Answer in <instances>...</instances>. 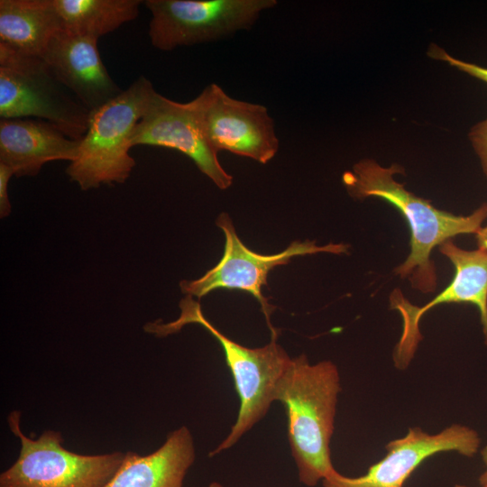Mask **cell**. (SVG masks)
I'll return each instance as SVG.
<instances>
[{
    "instance_id": "cell-1",
    "label": "cell",
    "mask_w": 487,
    "mask_h": 487,
    "mask_svg": "<svg viewBox=\"0 0 487 487\" xmlns=\"http://www.w3.org/2000/svg\"><path fill=\"white\" fill-rule=\"evenodd\" d=\"M404 172L400 164L383 167L375 161L365 159L343 174V184L354 199L378 198L400 211L410 231V253L394 269L400 279H407L411 287L422 293L436 289V272L430 259L436 246L460 234H476L487 219V203L468 216H457L435 207L429 200L407 190L393 175Z\"/></svg>"
},
{
    "instance_id": "cell-2",
    "label": "cell",
    "mask_w": 487,
    "mask_h": 487,
    "mask_svg": "<svg viewBox=\"0 0 487 487\" xmlns=\"http://www.w3.org/2000/svg\"><path fill=\"white\" fill-rule=\"evenodd\" d=\"M340 391L336 365L329 360L311 364L305 354L291 358L276 385L274 400L285 408L291 455L307 486L335 470L330 441Z\"/></svg>"
},
{
    "instance_id": "cell-3",
    "label": "cell",
    "mask_w": 487,
    "mask_h": 487,
    "mask_svg": "<svg viewBox=\"0 0 487 487\" xmlns=\"http://www.w3.org/2000/svg\"><path fill=\"white\" fill-rule=\"evenodd\" d=\"M179 308L180 315L176 320L166 324L148 323L144 330L162 337L179 332L185 325L198 324L221 345L234 379L240 408L227 436L210 452L209 455L214 456L231 448L266 415L275 401L276 385L291 358L277 343V336H271L269 344L258 348H249L233 341L206 318L200 304L191 296L181 299Z\"/></svg>"
},
{
    "instance_id": "cell-4",
    "label": "cell",
    "mask_w": 487,
    "mask_h": 487,
    "mask_svg": "<svg viewBox=\"0 0 487 487\" xmlns=\"http://www.w3.org/2000/svg\"><path fill=\"white\" fill-rule=\"evenodd\" d=\"M155 92L152 82L140 76L115 98L90 113L78 156L67 168L69 179L82 190L124 183L129 178L135 165L129 153L133 131Z\"/></svg>"
},
{
    "instance_id": "cell-5",
    "label": "cell",
    "mask_w": 487,
    "mask_h": 487,
    "mask_svg": "<svg viewBox=\"0 0 487 487\" xmlns=\"http://www.w3.org/2000/svg\"><path fill=\"white\" fill-rule=\"evenodd\" d=\"M0 116L44 120L80 141L90 111L58 80L42 58L0 46Z\"/></svg>"
},
{
    "instance_id": "cell-6",
    "label": "cell",
    "mask_w": 487,
    "mask_h": 487,
    "mask_svg": "<svg viewBox=\"0 0 487 487\" xmlns=\"http://www.w3.org/2000/svg\"><path fill=\"white\" fill-rule=\"evenodd\" d=\"M20 418L18 410L8 416L21 450L15 463L1 473L0 487H104L124 458L122 452L87 455L69 451L57 431H44L32 439L23 434Z\"/></svg>"
},
{
    "instance_id": "cell-7",
    "label": "cell",
    "mask_w": 487,
    "mask_h": 487,
    "mask_svg": "<svg viewBox=\"0 0 487 487\" xmlns=\"http://www.w3.org/2000/svg\"><path fill=\"white\" fill-rule=\"evenodd\" d=\"M152 46L171 51L225 38L251 28L275 0H146Z\"/></svg>"
},
{
    "instance_id": "cell-8",
    "label": "cell",
    "mask_w": 487,
    "mask_h": 487,
    "mask_svg": "<svg viewBox=\"0 0 487 487\" xmlns=\"http://www.w3.org/2000/svg\"><path fill=\"white\" fill-rule=\"evenodd\" d=\"M216 225L225 234L223 257L202 277L193 280H182L180 289L187 296L197 298L217 289H239L251 294L261 305L271 336L278 335L270 321L271 307L262 293V286L267 284L268 273L277 266L287 264L295 256L318 253L341 254L349 249V244L342 243L321 246L313 241H295L281 253L261 254L243 244L227 214H220Z\"/></svg>"
},
{
    "instance_id": "cell-9",
    "label": "cell",
    "mask_w": 487,
    "mask_h": 487,
    "mask_svg": "<svg viewBox=\"0 0 487 487\" xmlns=\"http://www.w3.org/2000/svg\"><path fill=\"white\" fill-rule=\"evenodd\" d=\"M204 134L211 147L269 162L279 150L273 119L266 106L228 96L216 83L198 96Z\"/></svg>"
},
{
    "instance_id": "cell-10",
    "label": "cell",
    "mask_w": 487,
    "mask_h": 487,
    "mask_svg": "<svg viewBox=\"0 0 487 487\" xmlns=\"http://www.w3.org/2000/svg\"><path fill=\"white\" fill-rule=\"evenodd\" d=\"M439 251L455 267L450 284L422 307L411 304L400 289L390 295V307L402 318L401 335L393 351V361L398 369H406L410 363L422 335L419 321L422 316L436 305L443 303H471L480 312L481 324L487 345V251L464 250L452 239L439 245Z\"/></svg>"
},
{
    "instance_id": "cell-11",
    "label": "cell",
    "mask_w": 487,
    "mask_h": 487,
    "mask_svg": "<svg viewBox=\"0 0 487 487\" xmlns=\"http://www.w3.org/2000/svg\"><path fill=\"white\" fill-rule=\"evenodd\" d=\"M132 145L177 150L191 159L219 188L226 189L233 182V177L222 167L218 153L204 134L198 96L180 103L155 92L134 128Z\"/></svg>"
},
{
    "instance_id": "cell-12",
    "label": "cell",
    "mask_w": 487,
    "mask_h": 487,
    "mask_svg": "<svg viewBox=\"0 0 487 487\" xmlns=\"http://www.w3.org/2000/svg\"><path fill=\"white\" fill-rule=\"evenodd\" d=\"M478 433L464 425L454 424L436 434L411 427L405 436L390 441L385 456L358 477H348L336 470L323 481V487H403L411 473L428 457L455 451L473 456L480 446Z\"/></svg>"
},
{
    "instance_id": "cell-13",
    "label": "cell",
    "mask_w": 487,
    "mask_h": 487,
    "mask_svg": "<svg viewBox=\"0 0 487 487\" xmlns=\"http://www.w3.org/2000/svg\"><path fill=\"white\" fill-rule=\"evenodd\" d=\"M97 41L61 30L41 57L58 80L90 113L123 91L104 65Z\"/></svg>"
},
{
    "instance_id": "cell-14",
    "label": "cell",
    "mask_w": 487,
    "mask_h": 487,
    "mask_svg": "<svg viewBox=\"0 0 487 487\" xmlns=\"http://www.w3.org/2000/svg\"><path fill=\"white\" fill-rule=\"evenodd\" d=\"M79 145L80 141L69 138L44 120H0V163L8 166L18 178L37 175L49 161H73Z\"/></svg>"
},
{
    "instance_id": "cell-15",
    "label": "cell",
    "mask_w": 487,
    "mask_h": 487,
    "mask_svg": "<svg viewBox=\"0 0 487 487\" xmlns=\"http://www.w3.org/2000/svg\"><path fill=\"white\" fill-rule=\"evenodd\" d=\"M194 460L192 435L182 426L152 454L125 453L119 469L104 487H183Z\"/></svg>"
},
{
    "instance_id": "cell-16",
    "label": "cell",
    "mask_w": 487,
    "mask_h": 487,
    "mask_svg": "<svg viewBox=\"0 0 487 487\" xmlns=\"http://www.w3.org/2000/svg\"><path fill=\"white\" fill-rule=\"evenodd\" d=\"M61 30L53 0L0 1V46L41 58L51 39Z\"/></svg>"
},
{
    "instance_id": "cell-17",
    "label": "cell",
    "mask_w": 487,
    "mask_h": 487,
    "mask_svg": "<svg viewBox=\"0 0 487 487\" xmlns=\"http://www.w3.org/2000/svg\"><path fill=\"white\" fill-rule=\"evenodd\" d=\"M62 30L99 39L134 20L140 0H53Z\"/></svg>"
},
{
    "instance_id": "cell-18",
    "label": "cell",
    "mask_w": 487,
    "mask_h": 487,
    "mask_svg": "<svg viewBox=\"0 0 487 487\" xmlns=\"http://www.w3.org/2000/svg\"><path fill=\"white\" fill-rule=\"evenodd\" d=\"M427 54L436 60L446 61L450 66L487 84V68L454 58L436 45H431Z\"/></svg>"
},
{
    "instance_id": "cell-19",
    "label": "cell",
    "mask_w": 487,
    "mask_h": 487,
    "mask_svg": "<svg viewBox=\"0 0 487 487\" xmlns=\"http://www.w3.org/2000/svg\"><path fill=\"white\" fill-rule=\"evenodd\" d=\"M468 136L487 178V118L473 126Z\"/></svg>"
},
{
    "instance_id": "cell-20",
    "label": "cell",
    "mask_w": 487,
    "mask_h": 487,
    "mask_svg": "<svg viewBox=\"0 0 487 487\" xmlns=\"http://www.w3.org/2000/svg\"><path fill=\"white\" fill-rule=\"evenodd\" d=\"M14 171L6 165L0 163V216L5 217L11 213V203L7 187Z\"/></svg>"
},
{
    "instance_id": "cell-21",
    "label": "cell",
    "mask_w": 487,
    "mask_h": 487,
    "mask_svg": "<svg viewBox=\"0 0 487 487\" xmlns=\"http://www.w3.org/2000/svg\"><path fill=\"white\" fill-rule=\"evenodd\" d=\"M475 239L478 248L487 251V225L475 234Z\"/></svg>"
},
{
    "instance_id": "cell-22",
    "label": "cell",
    "mask_w": 487,
    "mask_h": 487,
    "mask_svg": "<svg viewBox=\"0 0 487 487\" xmlns=\"http://www.w3.org/2000/svg\"><path fill=\"white\" fill-rule=\"evenodd\" d=\"M482 458L486 466L485 471L480 475L479 482L482 487H487V446L482 450Z\"/></svg>"
},
{
    "instance_id": "cell-23",
    "label": "cell",
    "mask_w": 487,
    "mask_h": 487,
    "mask_svg": "<svg viewBox=\"0 0 487 487\" xmlns=\"http://www.w3.org/2000/svg\"><path fill=\"white\" fill-rule=\"evenodd\" d=\"M208 487H223V486L220 483L214 482L210 483Z\"/></svg>"
},
{
    "instance_id": "cell-24",
    "label": "cell",
    "mask_w": 487,
    "mask_h": 487,
    "mask_svg": "<svg viewBox=\"0 0 487 487\" xmlns=\"http://www.w3.org/2000/svg\"><path fill=\"white\" fill-rule=\"evenodd\" d=\"M455 487H471V486H466V485H463V484H456Z\"/></svg>"
}]
</instances>
